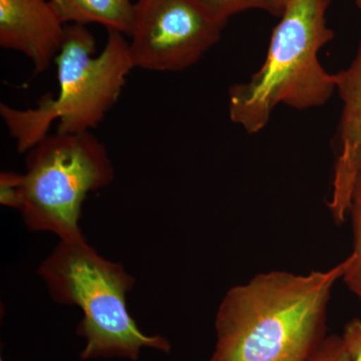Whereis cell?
Listing matches in <instances>:
<instances>
[{
  "mask_svg": "<svg viewBox=\"0 0 361 361\" xmlns=\"http://www.w3.org/2000/svg\"><path fill=\"white\" fill-rule=\"evenodd\" d=\"M295 274L259 273L225 294L208 361H310L327 337L332 289L351 263Z\"/></svg>",
  "mask_w": 361,
  "mask_h": 361,
  "instance_id": "cell-1",
  "label": "cell"
},
{
  "mask_svg": "<svg viewBox=\"0 0 361 361\" xmlns=\"http://www.w3.org/2000/svg\"><path fill=\"white\" fill-rule=\"evenodd\" d=\"M59 92L44 94L35 108L18 110L0 104V116L16 149L25 153L49 134H80L96 129L118 101L128 75L135 68L129 42L118 32H108L101 54L87 25H66L63 44L56 56Z\"/></svg>",
  "mask_w": 361,
  "mask_h": 361,
  "instance_id": "cell-2",
  "label": "cell"
},
{
  "mask_svg": "<svg viewBox=\"0 0 361 361\" xmlns=\"http://www.w3.org/2000/svg\"><path fill=\"white\" fill-rule=\"evenodd\" d=\"M331 0H291L273 30L263 65L245 82L230 87V120L248 134L261 132L277 106L318 108L336 90L318 54L334 39L327 25Z\"/></svg>",
  "mask_w": 361,
  "mask_h": 361,
  "instance_id": "cell-3",
  "label": "cell"
},
{
  "mask_svg": "<svg viewBox=\"0 0 361 361\" xmlns=\"http://www.w3.org/2000/svg\"><path fill=\"white\" fill-rule=\"evenodd\" d=\"M37 274L52 300L82 310L77 332L85 341L82 360L135 361L145 348L165 353L172 349L165 337L142 332L130 314L127 294L134 288L135 278L120 263L99 255L85 238L59 240Z\"/></svg>",
  "mask_w": 361,
  "mask_h": 361,
  "instance_id": "cell-4",
  "label": "cell"
},
{
  "mask_svg": "<svg viewBox=\"0 0 361 361\" xmlns=\"http://www.w3.org/2000/svg\"><path fill=\"white\" fill-rule=\"evenodd\" d=\"M25 164L20 212L27 229L63 241L84 239L82 204L115 178L106 146L92 132H56L27 152Z\"/></svg>",
  "mask_w": 361,
  "mask_h": 361,
  "instance_id": "cell-5",
  "label": "cell"
},
{
  "mask_svg": "<svg viewBox=\"0 0 361 361\" xmlns=\"http://www.w3.org/2000/svg\"><path fill=\"white\" fill-rule=\"evenodd\" d=\"M227 23L199 0H137L133 65L157 73L187 70L220 42Z\"/></svg>",
  "mask_w": 361,
  "mask_h": 361,
  "instance_id": "cell-6",
  "label": "cell"
},
{
  "mask_svg": "<svg viewBox=\"0 0 361 361\" xmlns=\"http://www.w3.org/2000/svg\"><path fill=\"white\" fill-rule=\"evenodd\" d=\"M336 92L342 102L332 191L327 207L336 224L348 220L355 183L361 173V30L355 59L337 73Z\"/></svg>",
  "mask_w": 361,
  "mask_h": 361,
  "instance_id": "cell-7",
  "label": "cell"
},
{
  "mask_svg": "<svg viewBox=\"0 0 361 361\" xmlns=\"http://www.w3.org/2000/svg\"><path fill=\"white\" fill-rule=\"evenodd\" d=\"M66 26L51 0H0V47L30 59L35 75L56 61Z\"/></svg>",
  "mask_w": 361,
  "mask_h": 361,
  "instance_id": "cell-8",
  "label": "cell"
},
{
  "mask_svg": "<svg viewBox=\"0 0 361 361\" xmlns=\"http://www.w3.org/2000/svg\"><path fill=\"white\" fill-rule=\"evenodd\" d=\"M66 25L97 23L130 37L135 18L132 0H51Z\"/></svg>",
  "mask_w": 361,
  "mask_h": 361,
  "instance_id": "cell-9",
  "label": "cell"
},
{
  "mask_svg": "<svg viewBox=\"0 0 361 361\" xmlns=\"http://www.w3.org/2000/svg\"><path fill=\"white\" fill-rule=\"evenodd\" d=\"M348 218L353 228V250L350 254L353 259L341 280L348 290L361 300V173L351 194Z\"/></svg>",
  "mask_w": 361,
  "mask_h": 361,
  "instance_id": "cell-10",
  "label": "cell"
},
{
  "mask_svg": "<svg viewBox=\"0 0 361 361\" xmlns=\"http://www.w3.org/2000/svg\"><path fill=\"white\" fill-rule=\"evenodd\" d=\"M214 14L228 20L235 14L259 9L281 18L291 0H199Z\"/></svg>",
  "mask_w": 361,
  "mask_h": 361,
  "instance_id": "cell-11",
  "label": "cell"
},
{
  "mask_svg": "<svg viewBox=\"0 0 361 361\" xmlns=\"http://www.w3.org/2000/svg\"><path fill=\"white\" fill-rule=\"evenodd\" d=\"M23 175L16 172L0 174V203L9 208L20 210L23 198Z\"/></svg>",
  "mask_w": 361,
  "mask_h": 361,
  "instance_id": "cell-12",
  "label": "cell"
},
{
  "mask_svg": "<svg viewBox=\"0 0 361 361\" xmlns=\"http://www.w3.org/2000/svg\"><path fill=\"white\" fill-rule=\"evenodd\" d=\"M310 361H351L341 337L327 336Z\"/></svg>",
  "mask_w": 361,
  "mask_h": 361,
  "instance_id": "cell-13",
  "label": "cell"
},
{
  "mask_svg": "<svg viewBox=\"0 0 361 361\" xmlns=\"http://www.w3.org/2000/svg\"><path fill=\"white\" fill-rule=\"evenodd\" d=\"M344 348L351 361H361V319L353 318L344 326L341 336Z\"/></svg>",
  "mask_w": 361,
  "mask_h": 361,
  "instance_id": "cell-14",
  "label": "cell"
},
{
  "mask_svg": "<svg viewBox=\"0 0 361 361\" xmlns=\"http://www.w3.org/2000/svg\"><path fill=\"white\" fill-rule=\"evenodd\" d=\"M356 6L361 11V0H355Z\"/></svg>",
  "mask_w": 361,
  "mask_h": 361,
  "instance_id": "cell-15",
  "label": "cell"
},
{
  "mask_svg": "<svg viewBox=\"0 0 361 361\" xmlns=\"http://www.w3.org/2000/svg\"><path fill=\"white\" fill-rule=\"evenodd\" d=\"M0 361H4V360H0Z\"/></svg>",
  "mask_w": 361,
  "mask_h": 361,
  "instance_id": "cell-16",
  "label": "cell"
}]
</instances>
